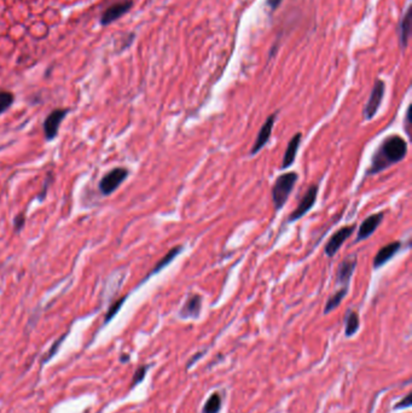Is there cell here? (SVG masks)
<instances>
[{
    "label": "cell",
    "instance_id": "ac0fdd59",
    "mask_svg": "<svg viewBox=\"0 0 412 413\" xmlns=\"http://www.w3.org/2000/svg\"><path fill=\"white\" fill-rule=\"evenodd\" d=\"M359 327H360V320H359L358 313L354 310H348L344 318V335L347 337L356 335L358 332Z\"/></svg>",
    "mask_w": 412,
    "mask_h": 413
},
{
    "label": "cell",
    "instance_id": "3957f363",
    "mask_svg": "<svg viewBox=\"0 0 412 413\" xmlns=\"http://www.w3.org/2000/svg\"><path fill=\"white\" fill-rule=\"evenodd\" d=\"M129 171L124 167H116L106 174L99 181V191L103 196H109L120 188L128 176Z\"/></svg>",
    "mask_w": 412,
    "mask_h": 413
},
{
    "label": "cell",
    "instance_id": "52a82bcc",
    "mask_svg": "<svg viewBox=\"0 0 412 413\" xmlns=\"http://www.w3.org/2000/svg\"><path fill=\"white\" fill-rule=\"evenodd\" d=\"M357 263H358V258L356 254H351L347 256L341 263H340L339 268L336 272V284L340 287L349 288L351 284V279L354 275V271L357 268Z\"/></svg>",
    "mask_w": 412,
    "mask_h": 413
},
{
    "label": "cell",
    "instance_id": "603a6c76",
    "mask_svg": "<svg viewBox=\"0 0 412 413\" xmlns=\"http://www.w3.org/2000/svg\"><path fill=\"white\" fill-rule=\"evenodd\" d=\"M68 335V333H64L63 336H61V337L58 338V340L56 341V342L54 343V344H52V347L50 348V350H49V353H47L46 355H45V359L42 360V362H47L49 361L50 359H52V357H54V354H56L57 353V350H58V348H59V345L62 344V342H63L64 340H66V336Z\"/></svg>",
    "mask_w": 412,
    "mask_h": 413
},
{
    "label": "cell",
    "instance_id": "8fae6325",
    "mask_svg": "<svg viewBox=\"0 0 412 413\" xmlns=\"http://www.w3.org/2000/svg\"><path fill=\"white\" fill-rule=\"evenodd\" d=\"M384 219V213L383 211H379V213L373 214V215L368 216L365 220L361 223V225L359 226L358 233H357V238L354 242L359 243L361 241H365L370 237L371 235L377 230L381 223Z\"/></svg>",
    "mask_w": 412,
    "mask_h": 413
},
{
    "label": "cell",
    "instance_id": "e0dca14e",
    "mask_svg": "<svg viewBox=\"0 0 412 413\" xmlns=\"http://www.w3.org/2000/svg\"><path fill=\"white\" fill-rule=\"evenodd\" d=\"M348 289L349 288H346V287L340 288L339 290H336L335 293H334L333 295L328 298V301H326L325 303V307H324V314H329V313L333 312L334 310H336V308L341 305L342 300H343V298L347 296Z\"/></svg>",
    "mask_w": 412,
    "mask_h": 413
},
{
    "label": "cell",
    "instance_id": "9a60e30c",
    "mask_svg": "<svg viewBox=\"0 0 412 413\" xmlns=\"http://www.w3.org/2000/svg\"><path fill=\"white\" fill-rule=\"evenodd\" d=\"M183 249H184V248H183V245H177V247L172 248L171 250H169L168 253H167L166 255H164L163 258H162L161 260H160L159 262L156 263V265H155V267L152 268L151 271H150V272L148 273V275H146V277L144 278L143 282H142L141 284H143V283L145 282V280H148L150 277H152V275H157V273L161 272L162 270H164V268H166L167 266L171 265V263L173 262L174 260H176L177 256H178L179 254H180L181 251H183Z\"/></svg>",
    "mask_w": 412,
    "mask_h": 413
},
{
    "label": "cell",
    "instance_id": "83f0119b",
    "mask_svg": "<svg viewBox=\"0 0 412 413\" xmlns=\"http://www.w3.org/2000/svg\"><path fill=\"white\" fill-rule=\"evenodd\" d=\"M204 354V352H201V353H197L196 355H195L194 358H192L191 360H190L189 362H187V369H189V367H191V365H194L195 364V361H197V360H198V358H201L202 355Z\"/></svg>",
    "mask_w": 412,
    "mask_h": 413
},
{
    "label": "cell",
    "instance_id": "7a4b0ae2",
    "mask_svg": "<svg viewBox=\"0 0 412 413\" xmlns=\"http://www.w3.org/2000/svg\"><path fill=\"white\" fill-rule=\"evenodd\" d=\"M298 179L299 175L296 172H287V173L281 174L276 179L273 188H272V202H273L274 209L277 211L283 209L289 196L293 192Z\"/></svg>",
    "mask_w": 412,
    "mask_h": 413
},
{
    "label": "cell",
    "instance_id": "44dd1931",
    "mask_svg": "<svg viewBox=\"0 0 412 413\" xmlns=\"http://www.w3.org/2000/svg\"><path fill=\"white\" fill-rule=\"evenodd\" d=\"M126 298H127V296H124V297H121L120 300H117L116 302H114L110 306V307H109L108 312H107V315H106V319H104V324H108L109 322H111L112 318H114L115 315L119 313V310H121V307L124 306Z\"/></svg>",
    "mask_w": 412,
    "mask_h": 413
},
{
    "label": "cell",
    "instance_id": "ba28073f",
    "mask_svg": "<svg viewBox=\"0 0 412 413\" xmlns=\"http://www.w3.org/2000/svg\"><path fill=\"white\" fill-rule=\"evenodd\" d=\"M354 228L356 225H349V226H343V227L339 228L335 233L330 237V240L326 243L325 249H324V253L328 258H334L336 255L337 251L340 250L347 240L352 236V233L354 232Z\"/></svg>",
    "mask_w": 412,
    "mask_h": 413
},
{
    "label": "cell",
    "instance_id": "d6986e66",
    "mask_svg": "<svg viewBox=\"0 0 412 413\" xmlns=\"http://www.w3.org/2000/svg\"><path fill=\"white\" fill-rule=\"evenodd\" d=\"M221 409V396L219 393H214L206 401L203 406V413H218Z\"/></svg>",
    "mask_w": 412,
    "mask_h": 413
},
{
    "label": "cell",
    "instance_id": "277c9868",
    "mask_svg": "<svg viewBox=\"0 0 412 413\" xmlns=\"http://www.w3.org/2000/svg\"><path fill=\"white\" fill-rule=\"evenodd\" d=\"M318 192H319L318 185H314L313 184V185L309 186L308 190L306 191L304 197H302L301 201H300L299 206L290 213L287 223L288 224L295 223V221L300 220L302 216L306 215V214L308 213L312 208H313L314 203H316L317 201V197H318Z\"/></svg>",
    "mask_w": 412,
    "mask_h": 413
},
{
    "label": "cell",
    "instance_id": "484cf974",
    "mask_svg": "<svg viewBox=\"0 0 412 413\" xmlns=\"http://www.w3.org/2000/svg\"><path fill=\"white\" fill-rule=\"evenodd\" d=\"M282 1H283V0H267L266 4L269 5V7L272 10V11H274V10L281 5Z\"/></svg>",
    "mask_w": 412,
    "mask_h": 413
},
{
    "label": "cell",
    "instance_id": "ffe728a7",
    "mask_svg": "<svg viewBox=\"0 0 412 413\" xmlns=\"http://www.w3.org/2000/svg\"><path fill=\"white\" fill-rule=\"evenodd\" d=\"M14 101L15 96L11 92L0 91V115L4 114L14 104Z\"/></svg>",
    "mask_w": 412,
    "mask_h": 413
},
{
    "label": "cell",
    "instance_id": "7402d4cb",
    "mask_svg": "<svg viewBox=\"0 0 412 413\" xmlns=\"http://www.w3.org/2000/svg\"><path fill=\"white\" fill-rule=\"evenodd\" d=\"M149 370V365H143V366H141L139 369H137V371L134 372L133 375V379H132L131 383V388H134L136 385H138L139 383H142L144 380V378H145L146 372H148Z\"/></svg>",
    "mask_w": 412,
    "mask_h": 413
},
{
    "label": "cell",
    "instance_id": "4fadbf2b",
    "mask_svg": "<svg viewBox=\"0 0 412 413\" xmlns=\"http://www.w3.org/2000/svg\"><path fill=\"white\" fill-rule=\"evenodd\" d=\"M202 310V296L198 293H191L181 307L179 315L183 319H197Z\"/></svg>",
    "mask_w": 412,
    "mask_h": 413
},
{
    "label": "cell",
    "instance_id": "8992f818",
    "mask_svg": "<svg viewBox=\"0 0 412 413\" xmlns=\"http://www.w3.org/2000/svg\"><path fill=\"white\" fill-rule=\"evenodd\" d=\"M69 111H71L69 109H54L46 116L44 121V133L46 140L51 141L58 136L59 126L68 115Z\"/></svg>",
    "mask_w": 412,
    "mask_h": 413
},
{
    "label": "cell",
    "instance_id": "30bf717a",
    "mask_svg": "<svg viewBox=\"0 0 412 413\" xmlns=\"http://www.w3.org/2000/svg\"><path fill=\"white\" fill-rule=\"evenodd\" d=\"M276 119H277V113L272 114V115H269V118L266 119V121H265L264 124L261 126L260 131H259L258 136H256L255 141H254V145L253 148H251V155H256L258 153H260L261 149L264 148L265 145H266L267 143H269V138H271L272 136V129H273L274 122H276Z\"/></svg>",
    "mask_w": 412,
    "mask_h": 413
},
{
    "label": "cell",
    "instance_id": "cb8c5ba5",
    "mask_svg": "<svg viewBox=\"0 0 412 413\" xmlns=\"http://www.w3.org/2000/svg\"><path fill=\"white\" fill-rule=\"evenodd\" d=\"M24 223H26V218H24V215L23 214H18V215L14 219L15 231H16V232H19V231L23 228Z\"/></svg>",
    "mask_w": 412,
    "mask_h": 413
},
{
    "label": "cell",
    "instance_id": "6da1fadb",
    "mask_svg": "<svg viewBox=\"0 0 412 413\" xmlns=\"http://www.w3.org/2000/svg\"><path fill=\"white\" fill-rule=\"evenodd\" d=\"M408 141L398 134L386 137L371 158L366 175H376L389 167L401 162L408 155Z\"/></svg>",
    "mask_w": 412,
    "mask_h": 413
},
{
    "label": "cell",
    "instance_id": "d4e9b609",
    "mask_svg": "<svg viewBox=\"0 0 412 413\" xmlns=\"http://www.w3.org/2000/svg\"><path fill=\"white\" fill-rule=\"evenodd\" d=\"M411 406V394L406 395V397L404 400H401V401H399L398 404H396L395 410H400V409H408V407Z\"/></svg>",
    "mask_w": 412,
    "mask_h": 413
},
{
    "label": "cell",
    "instance_id": "5bb4252c",
    "mask_svg": "<svg viewBox=\"0 0 412 413\" xmlns=\"http://www.w3.org/2000/svg\"><path fill=\"white\" fill-rule=\"evenodd\" d=\"M301 139H302V133H300V132H298V133L294 134V136L291 137L288 145H287L286 153H284L283 162H282V167H281L282 169H287L294 165L296 158V154H298L300 145H301Z\"/></svg>",
    "mask_w": 412,
    "mask_h": 413
},
{
    "label": "cell",
    "instance_id": "4316f807",
    "mask_svg": "<svg viewBox=\"0 0 412 413\" xmlns=\"http://www.w3.org/2000/svg\"><path fill=\"white\" fill-rule=\"evenodd\" d=\"M410 122H411V106H409L408 110H406V116H405V123H406V132L410 133Z\"/></svg>",
    "mask_w": 412,
    "mask_h": 413
},
{
    "label": "cell",
    "instance_id": "7c38bea8",
    "mask_svg": "<svg viewBox=\"0 0 412 413\" xmlns=\"http://www.w3.org/2000/svg\"><path fill=\"white\" fill-rule=\"evenodd\" d=\"M401 247H403V242L395 241V242L388 243V244L379 249L373 261L374 270H378V268L383 267L388 261H391L400 251Z\"/></svg>",
    "mask_w": 412,
    "mask_h": 413
},
{
    "label": "cell",
    "instance_id": "9c48e42d",
    "mask_svg": "<svg viewBox=\"0 0 412 413\" xmlns=\"http://www.w3.org/2000/svg\"><path fill=\"white\" fill-rule=\"evenodd\" d=\"M133 6V1L132 0H124V1L115 2L111 6H109L106 11L102 14L101 16V24L102 26H108L112 22L117 21L121 18L125 14L129 11Z\"/></svg>",
    "mask_w": 412,
    "mask_h": 413
},
{
    "label": "cell",
    "instance_id": "2e32d148",
    "mask_svg": "<svg viewBox=\"0 0 412 413\" xmlns=\"http://www.w3.org/2000/svg\"><path fill=\"white\" fill-rule=\"evenodd\" d=\"M398 34H399V41H400L401 47L405 49L411 34V7L410 6L408 7L405 15H404L400 23H399Z\"/></svg>",
    "mask_w": 412,
    "mask_h": 413
},
{
    "label": "cell",
    "instance_id": "5b68a950",
    "mask_svg": "<svg viewBox=\"0 0 412 413\" xmlns=\"http://www.w3.org/2000/svg\"><path fill=\"white\" fill-rule=\"evenodd\" d=\"M384 92H386V84L382 80H377L375 83L373 89H371L370 97H369V101L366 103L365 108H364V118L365 120L370 121L371 119H374L376 116L377 111H378L379 106L382 104V99L384 97Z\"/></svg>",
    "mask_w": 412,
    "mask_h": 413
}]
</instances>
